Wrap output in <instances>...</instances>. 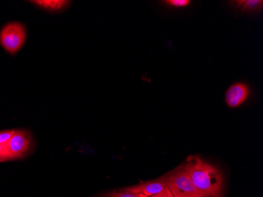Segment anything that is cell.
Listing matches in <instances>:
<instances>
[{"label": "cell", "mask_w": 263, "mask_h": 197, "mask_svg": "<svg viewBox=\"0 0 263 197\" xmlns=\"http://www.w3.org/2000/svg\"><path fill=\"white\" fill-rule=\"evenodd\" d=\"M5 162L4 159H2V158H0V163Z\"/></svg>", "instance_id": "14"}, {"label": "cell", "mask_w": 263, "mask_h": 197, "mask_svg": "<svg viewBox=\"0 0 263 197\" xmlns=\"http://www.w3.org/2000/svg\"><path fill=\"white\" fill-rule=\"evenodd\" d=\"M15 133V130H4L0 131V144L6 145L10 140L13 135Z\"/></svg>", "instance_id": "10"}, {"label": "cell", "mask_w": 263, "mask_h": 197, "mask_svg": "<svg viewBox=\"0 0 263 197\" xmlns=\"http://www.w3.org/2000/svg\"><path fill=\"white\" fill-rule=\"evenodd\" d=\"M150 197H174L171 191L170 190L169 188L167 187V186L164 188L163 190L161 191L159 193L155 194V195H152Z\"/></svg>", "instance_id": "12"}, {"label": "cell", "mask_w": 263, "mask_h": 197, "mask_svg": "<svg viewBox=\"0 0 263 197\" xmlns=\"http://www.w3.org/2000/svg\"><path fill=\"white\" fill-rule=\"evenodd\" d=\"M100 197H148L142 193L137 192H128V191H114V192L104 193Z\"/></svg>", "instance_id": "9"}, {"label": "cell", "mask_w": 263, "mask_h": 197, "mask_svg": "<svg viewBox=\"0 0 263 197\" xmlns=\"http://www.w3.org/2000/svg\"><path fill=\"white\" fill-rule=\"evenodd\" d=\"M32 149V137L26 130H15L13 137L5 145L6 161L21 159Z\"/></svg>", "instance_id": "4"}, {"label": "cell", "mask_w": 263, "mask_h": 197, "mask_svg": "<svg viewBox=\"0 0 263 197\" xmlns=\"http://www.w3.org/2000/svg\"><path fill=\"white\" fill-rule=\"evenodd\" d=\"M184 164L191 180L202 196L221 197L223 177L216 167L199 155H191Z\"/></svg>", "instance_id": "1"}, {"label": "cell", "mask_w": 263, "mask_h": 197, "mask_svg": "<svg viewBox=\"0 0 263 197\" xmlns=\"http://www.w3.org/2000/svg\"><path fill=\"white\" fill-rule=\"evenodd\" d=\"M165 186H166V182H165V176L163 175L155 180L147 181V182H142L137 186L125 188L123 190L142 193L150 197L155 194L159 193L161 191L163 190Z\"/></svg>", "instance_id": "5"}, {"label": "cell", "mask_w": 263, "mask_h": 197, "mask_svg": "<svg viewBox=\"0 0 263 197\" xmlns=\"http://www.w3.org/2000/svg\"><path fill=\"white\" fill-rule=\"evenodd\" d=\"M202 197H214V196H202Z\"/></svg>", "instance_id": "15"}, {"label": "cell", "mask_w": 263, "mask_h": 197, "mask_svg": "<svg viewBox=\"0 0 263 197\" xmlns=\"http://www.w3.org/2000/svg\"><path fill=\"white\" fill-rule=\"evenodd\" d=\"M165 3L172 6V7L181 8V7H187L190 4L191 2L189 0H167Z\"/></svg>", "instance_id": "11"}, {"label": "cell", "mask_w": 263, "mask_h": 197, "mask_svg": "<svg viewBox=\"0 0 263 197\" xmlns=\"http://www.w3.org/2000/svg\"><path fill=\"white\" fill-rule=\"evenodd\" d=\"M32 3L45 10L57 11V10L64 9L69 2L63 1V0H38V1H32Z\"/></svg>", "instance_id": "7"}, {"label": "cell", "mask_w": 263, "mask_h": 197, "mask_svg": "<svg viewBox=\"0 0 263 197\" xmlns=\"http://www.w3.org/2000/svg\"><path fill=\"white\" fill-rule=\"evenodd\" d=\"M167 187L174 197H202L191 180L185 164L165 174Z\"/></svg>", "instance_id": "2"}, {"label": "cell", "mask_w": 263, "mask_h": 197, "mask_svg": "<svg viewBox=\"0 0 263 197\" xmlns=\"http://www.w3.org/2000/svg\"><path fill=\"white\" fill-rule=\"evenodd\" d=\"M235 4L242 10L246 11H254L258 10L262 6V1L260 0H245V1H236Z\"/></svg>", "instance_id": "8"}, {"label": "cell", "mask_w": 263, "mask_h": 197, "mask_svg": "<svg viewBox=\"0 0 263 197\" xmlns=\"http://www.w3.org/2000/svg\"><path fill=\"white\" fill-rule=\"evenodd\" d=\"M26 39V28L20 22H10L0 32V44L10 55H15Z\"/></svg>", "instance_id": "3"}, {"label": "cell", "mask_w": 263, "mask_h": 197, "mask_svg": "<svg viewBox=\"0 0 263 197\" xmlns=\"http://www.w3.org/2000/svg\"><path fill=\"white\" fill-rule=\"evenodd\" d=\"M249 88L243 83H237L230 86L226 93V102L230 108L240 106L249 96Z\"/></svg>", "instance_id": "6"}, {"label": "cell", "mask_w": 263, "mask_h": 197, "mask_svg": "<svg viewBox=\"0 0 263 197\" xmlns=\"http://www.w3.org/2000/svg\"><path fill=\"white\" fill-rule=\"evenodd\" d=\"M0 158H2L6 162L5 159V145L0 144Z\"/></svg>", "instance_id": "13"}]
</instances>
